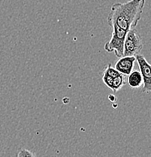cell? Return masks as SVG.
I'll list each match as a JSON object with an SVG mask.
<instances>
[{
	"mask_svg": "<svg viewBox=\"0 0 151 157\" xmlns=\"http://www.w3.org/2000/svg\"><path fill=\"white\" fill-rule=\"evenodd\" d=\"M135 63V57L123 56L115 63V69L122 75L127 76L133 70Z\"/></svg>",
	"mask_w": 151,
	"mask_h": 157,
	"instance_id": "obj_5",
	"label": "cell"
},
{
	"mask_svg": "<svg viewBox=\"0 0 151 157\" xmlns=\"http://www.w3.org/2000/svg\"><path fill=\"white\" fill-rule=\"evenodd\" d=\"M103 73H105V74H107L108 76H111V77H112V78H115V77H117V76H118L120 75V73L119 72L116 70V69L112 67L111 63H109V64L107 65Z\"/></svg>",
	"mask_w": 151,
	"mask_h": 157,
	"instance_id": "obj_8",
	"label": "cell"
},
{
	"mask_svg": "<svg viewBox=\"0 0 151 157\" xmlns=\"http://www.w3.org/2000/svg\"><path fill=\"white\" fill-rule=\"evenodd\" d=\"M17 157H36V156L30 150L22 149L17 153Z\"/></svg>",
	"mask_w": 151,
	"mask_h": 157,
	"instance_id": "obj_9",
	"label": "cell"
},
{
	"mask_svg": "<svg viewBox=\"0 0 151 157\" xmlns=\"http://www.w3.org/2000/svg\"><path fill=\"white\" fill-rule=\"evenodd\" d=\"M110 27L113 31L110 40L105 43V50L108 53L114 52L117 58H121L123 56L124 41L127 31L120 28L116 24H112Z\"/></svg>",
	"mask_w": 151,
	"mask_h": 157,
	"instance_id": "obj_2",
	"label": "cell"
},
{
	"mask_svg": "<svg viewBox=\"0 0 151 157\" xmlns=\"http://www.w3.org/2000/svg\"><path fill=\"white\" fill-rule=\"evenodd\" d=\"M144 47L142 39L134 29L127 32L124 41L123 56H135L140 54Z\"/></svg>",
	"mask_w": 151,
	"mask_h": 157,
	"instance_id": "obj_3",
	"label": "cell"
},
{
	"mask_svg": "<svg viewBox=\"0 0 151 157\" xmlns=\"http://www.w3.org/2000/svg\"><path fill=\"white\" fill-rule=\"evenodd\" d=\"M135 57L143 78L142 92L149 94L151 91V66L143 55L138 54Z\"/></svg>",
	"mask_w": 151,
	"mask_h": 157,
	"instance_id": "obj_4",
	"label": "cell"
},
{
	"mask_svg": "<svg viewBox=\"0 0 151 157\" xmlns=\"http://www.w3.org/2000/svg\"><path fill=\"white\" fill-rule=\"evenodd\" d=\"M144 4L145 0H129L113 4L107 18L108 24H116L127 32L134 29L141 20Z\"/></svg>",
	"mask_w": 151,
	"mask_h": 157,
	"instance_id": "obj_1",
	"label": "cell"
},
{
	"mask_svg": "<svg viewBox=\"0 0 151 157\" xmlns=\"http://www.w3.org/2000/svg\"><path fill=\"white\" fill-rule=\"evenodd\" d=\"M126 83L131 88H139L143 86V78L139 70H132L126 76Z\"/></svg>",
	"mask_w": 151,
	"mask_h": 157,
	"instance_id": "obj_7",
	"label": "cell"
},
{
	"mask_svg": "<svg viewBox=\"0 0 151 157\" xmlns=\"http://www.w3.org/2000/svg\"><path fill=\"white\" fill-rule=\"evenodd\" d=\"M102 81L107 87L109 88L113 91L117 92L120 89H121V88L124 85L126 84V76L120 74L117 77L112 78L103 73H102Z\"/></svg>",
	"mask_w": 151,
	"mask_h": 157,
	"instance_id": "obj_6",
	"label": "cell"
}]
</instances>
